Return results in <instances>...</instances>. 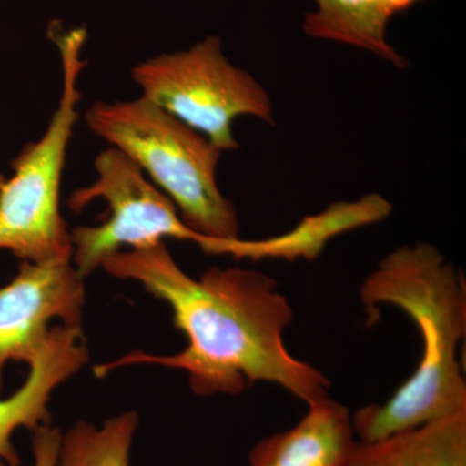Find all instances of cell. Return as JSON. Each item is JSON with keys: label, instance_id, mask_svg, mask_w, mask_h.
<instances>
[{"label": "cell", "instance_id": "1", "mask_svg": "<svg viewBox=\"0 0 466 466\" xmlns=\"http://www.w3.org/2000/svg\"><path fill=\"white\" fill-rule=\"evenodd\" d=\"M101 268L121 280L137 281L167 303L175 328L188 343L175 355L131 352L95 367L97 377L133 364H156L187 372L200 397L238 395L260 381L276 383L306 404L328 397L327 377L285 348L283 334L293 321V309L275 279L219 267L192 278L177 265L164 241L116 251Z\"/></svg>", "mask_w": 466, "mask_h": 466}, {"label": "cell", "instance_id": "2", "mask_svg": "<svg viewBox=\"0 0 466 466\" xmlns=\"http://www.w3.org/2000/svg\"><path fill=\"white\" fill-rule=\"evenodd\" d=\"M370 324L377 309L395 306L419 328L422 355L413 375L383 404L352 416L359 441L370 443L466 410V383L458 352L466 333L461 271L433 245L391 251L360 288Z\"/></svg>", "mask_w": 466, "mask_h": 466}, {"label": "cell", "instance_id": "3", "mask_svg": "<svg viewBox=\"0 0 466 466\" xmlns=\"http://www.w3.org/2000/svg\"><path fill=\"white\" fill-rule=\"evenodd\" d=\"M86 122L149 175L189 228L207 238H238V213L217 183L223 150L207 137L143 96L97 101Z\"/></svg>", "mask_w": 466, "mask_h": 466}, {"label": "cell", "instance_id": "4", "mask_svg": "<svg viewBox=\"0 0 466 466\" xmlns=\"http://www.w3.org/2000/svg\"><path fill=\"white\" fill-rule=\"evenodd\" d=\"M85 29L55 34L63 70L57 109L41 139L27 144L12 162L14 175L0 188V249L23 262L72 257V236L60 213V187L67 147L78 121L79 76Z\"/></svg>", "mask_w": 466, "mask_h": 466}, {"label": "cell", "instance_id": "5", "mask_svg": "<svg viewBox=\"0 0 466 466\" xmlns=\"http://www.w3.org/2000/svg\"><path fill=\"white\" fill-rule=\"evenodd\" d=\"M97 179L73 192L67 205L81 211L92 201L104 200L108 214L101 225L79 226L70 231L72 262L86 278L121 248L146 247L171 238L198 244L214 256L238 258L241 238H214L193 231L174 202L147 179L142 168L121 150L109 147L95 159Z\"/></svg>", "mask_w": 466, "mask_h": 466}, {"label": "cell", "instance_id": "6", "mask_svg": "<svg viewBox=\"0 0 466 466\" xmlns=\"http://www.w3.org/2000/svg\"><path fill=\"white\" fill-rule=\"evenodd\" d=\"M131 76L143 97L195 128L223 152L240 147L232 130L238 116L275 125L268 92L247 70L233 66L219 36H207L189 50L143 61L133 67Z\"/></svg>", "mask_w": 466, "mask_h": 466}, {"label": "cell", "instance_id": "7", "mask_svg": "<svg viewBox=\"0 0 466 466\" xmlns=\"http://www.w3.org/2000/svg\"><path fill=\"white\" fill-rule=\"evenodd\" d=\"M86 290L72 257L23 262L0 288V394L8 361L29 364L50 333L54 320L81 327Z\"/></svg>", "mask_w": 466, "mask_h": 466}, {"label": "cell", "instance_id": "8", "mask_svg": "<svg viewBox=\"0 0 466 466\" xmlns=\"http://www.w3.org/2000/svg\"><path fill=\"white\" fill-rule=\"evenodd\" d=\"M87 343L81 327H52L38 354L27 366L25 383L7 400H0V461L5 466H20L12 438L17 429L34 431L50 424L48 410L51 394L87 364Z\"/></svg>", "mask_w": 466, "mask_h": 466}, {"label": "cell", "instance_id": "9", "mask_svg": "<svg viewBox=\"0 0 466 466\" xmlns=\"http://www.w3.org/2000/svg\"><path fill=\"white\" fill-rule=\"evenodd\" d=\"M308 407L299 424L258 441L248 466H346L358 443L351 413L329 397Z\"/></svg>", "mask_w": 466, "mask_h": 466}, {"label": "cell", "instance_id": "10", "mask_svg": "<svg viewBox=\"0 0 466 466\" xmlns=\"http://www.w3.org/2000/svg\"><path fill=\"white\" fill-rule=\"evenodd\" d=\"M315 9L305 15L306 35L343 43L372 52L376 56L403 69L408 61L388 42L386 29L395 15L422 0H314Z\"/></svg>", "mask_w": 466, "mask_h": 466}, {"label": "cell", "instance_id": "11", "mask_svg": "<svg viewBox=\"0 0 466 466\" xmlns=\"http://www.w3.org/2000/svg\"><path fill=\"white\" fill-rule=\"evenodd\" d=\"M346 466H466V410L385 440L358 441Z\"/></svg>", "mask_w": 466, "mask_h": 466}, {"label": "cell", "instance_id": "12", "mask_svg": "<svg viewBox=\"0 0 466 466\" xmlns=\"http://www.w3.org/2000/svg\"><path fill=\"white\" fill-rule=\"evenodd\" d=\"M137 428L139 415L134 410L110 417L100 426L78 422L61 434L55 466H130Z\"/></svg>", "mask_w": 466, "mask_h": 466}, {"label": "cell", "instance_id": "13", "mask_svg": "<svg viewBox=\"0 0 466 466\" xmlns=\"http://www.w3.org/2000/svg\"><path fill=\"white\" fill-rule=\"evenodd\" d=\"M33 466H55L60 447V429L50 424L39 426L33 431Z\"/></svg>", "mask_w": 466, "mask_h": 466}, {"label": "cell", "instance_id": "14", "mask_svg": "<svg viewBox=\"0 0 466 466\" xmlns=\"http://www.w3.org/2000/svg\"><path fill=\"white\" fill-rule=\"evenodd\" d=\"M5 182V177H3L2 174H0V188H2L3 184Z\"/></svg>", "mask_w": 466, "mask_h": 466}, {"label": "cell", "instance_id": "15", "mask_svg": "<svg viewBox=\"0 0 466 466\" xmlns=\"http://www.w3.org/2000/svg\"><path fill=\"white\" fill-rule=\"evenodd\" d=\"M0 466H5V462L0 461Z\"/></svg>", "mask_w": 466, "mask_h": 466}]
</instances>
